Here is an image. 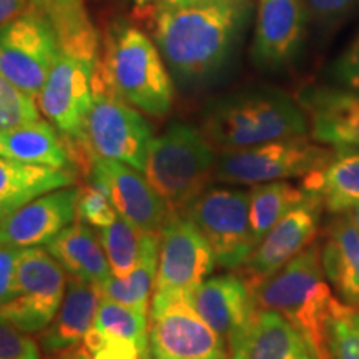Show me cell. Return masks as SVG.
Returning a JSON list of instances; mask_svg holds the SVG:
<instances>
[{
    "label": "cell",
    "mask_w": 359,
    "mask_h": 359,
    "mask_svg": "<svg viewBox=\"0 0 359 359\" xmlns=\"http://www.w3.org/2000/svg\"><path fill=\"white\" fill-rule=\"evenodd\" d=\"M246 12V0L156 8L155 42L175 77L196 82L215 74L226 60Z\"/></svg>",
    "instance_id": "cell-1"
},
{
    "label": "cell",
    "mask_w": 359,
    "mask_h": 359,
    "mask_svg": "<svg viewBox=\"0 0 359 359\" xmlns=\"http://www.w3.org/2000/svg\"><path fill=\"white\" fill-rule=\"evenodd\" d=\"M309 130L302 105L278 88L253 87L228 93L206 107L203 132L223 151L241 150Z\"/></svg>",
    "instance_id": "cell-2"
},
{
    "label": "cell",
    "mask_w": 359,
    "mask_h": 359,
    "mask_svg": "<svg viewBox=\"0 0 359 359\" xmlns=\"http://www.w3.org/2000/svg\"><path fill=\"white\" fill-rule=\"evenodd\" d=\"M97 74L111 92L148 115L163 116L172 109L173 83L163 57L137 27L111 24Z\"/></svg>",
    "instance_id": "cell-3"
},
{
    "label": "cell",
    "mask_w": 359,
    "mask_h": 359,
    "mask_svg": "<svg viewBox=\"0 0 359 359\" xmlns=\"http://www.w3.org/2000/svg\"><path fill=\"white\" fill-rule=\"evenodd\" d=\"M253 293L258 309L285 316L308 339L318 359H327L325 330L336 298L326 283L320 245L313 241Z\"/></svg>",
    "instance_id": "cell-4"
},
{
    "label": "cell",
    "mask_w": 359,
    "mask_h": 359,
    "mask_svg": "<svg viewBox=\"0 0 359 359\" xmlns=\"http://www.w3.org/2000/svg\"><path fill=\"white\" fill-rule=\"evenodd\" d=\"M218 156L203 130L175 122L150 143L145 175L170 213H183L215 177Z\"/></svg>",
    "instance_id": "cell-5"
},
{
    "label": "cell",
    "mask_w": 359,
    "mask_h": 359,
    "mask_svg": "<svg viewBox=\"0 0 359 359\" xmlns=\"http://www.w3.org/2000/svg\"><path fill=\"white\" fill-rule=\"evenodd\" d=\"M97 64L60 50L37 97L39 109L64 137L75 167L85 175L92 163L85 147V120L93 102Z\"/></svg>",
    "instance_id": "cell-6"
},
{
    "label": "cell",
    "mask_w": 359,
    "mask_h": 359,
    "mask_svg": "<svg viewBox=\"0 0 359 359\" xmlns=\"http://www.w3.org/2000/svg\"><path fill=\"white\" fill-rule=\"evenodd\" d=\"M151 128L142 114L93 75V102L85 120V147L100 158L122 161L145 172Z\"/></svg>",
    "instance_id": "cell-7"
},
{
    "label": "cell",
    "mask_w": 359,
    "mask_h": 359,
    "mask_svg": "<svg viewBox=\"0 0 359 359\" xmlns=\"http://www.w3.org/2000/svg\"><path fill=\"white\" fill-rule=\"evenodd\" d=\"M215 264L212 246L191 219L183 213H170L160 231L158 271L150 309L182 299L190 302Z\"/></svg>",
    "instance_id": "cell-8"
},
{
    "label": "cell",
    "mask_w": 359,
    "mask_h": 359,
    "mask_svg": "<svg viewBox=\"0 0 359 359\" xmlns=\"http://www.w3.org/2000/svg\"><path fill=\"white\" fill-rule=\"evenodd\" d=\"M333 151L316 145L304 135L280 138L218 156L215 178L233 185H259L278 180L304 177L323 167Z\"/></svg>",
    "instance_id": "cell-9"
},
{
    "label": "cell",
    "mask_w": 359,
    "mask_h": 359,
    "mask_svg": "<svg viewBox=\"0 0 359 359\" xmlns=\"http://www.w3.org/2000/svg\"><path fill=\"white\" fill-rule=\"evenodd\" d=\"M212 246L218 266L241 268L257 248L250 223V193L206 188L183 212Z\"/></svg>",
    "instance_id": "cell-10"
},
{
    "label": "cell",
    "mask_w": 359,
    "mask_h": 359,
    "mask_svg": "<svg viewBox=\"0 0 359 359\" xmlns=\"http://www.w3.org/2000/svg\"><path fill=\"white\" fill-rule=\"evenodd\" d=\"M58 52L55 30L35 4L0 25V75L34 98L47 82Z\"/></svg>",
    "instance_id": "cell-11"
},
{
    "label": "cell",
    "mask_w": 359,
    "mask_h": 359,
    "mask_svg": "<svg viewBox=\"0 0 359 359\" xmlns=\"http://www.w3.org/2000/svg\"><path fill=\"white\" fill-rule=\"evenodd\" d=\"M67 271L47 248H24L17 266L15 294L0 306V318L25 333H42L60 308Z\"/></svg>",
    "instance_id": "cell-12"
},
{
    "label": "cell",
    "mask_w": 359,
    "mask_h": 359,
    "mask_svg": "<svg viewBox=\"0 0 359 359\" xmlns=\"http://www.w3.org/2000/svg\"><path fill=\"white\" fill-rule=\"evenodd\" d=\"M148 359H230V353L226 341L182 299L150 309Z\"/></svg>",
    "instance_id": "cell-13"
},
{
    "label": "cell",
    "mask_w": 359,
    "mask_h": 359,
    "mask_svg": "<svg viewBox=\"0 0 359 359\" xmlns=\"http://www.w3.org/2000/svg\"><path fill=\"white\" fill-rule=\"evenodd\" d=\"M87 178L88 183H93L109 196L116 213L133 223L138 230L143 233L161 231L170 210L138 170L122 161L93 156Z\"/></svg>",
    "instance_id": "cell-14"
},
{
    "label": "cell",
    "mask_w": 359,
    "mask_h": 359,
    "mask_svg": "<svg viewBox=\"0 0 359 359\" xmlns=\"http://www.w3.org/2000/svg\"><path fill=\"white\" fill-rule=\"evenodd\" d=\"M323 203L309 195L269 230L243 264L245 280L257 290L314 241Z\"/></svg>",
    "instance_id": "cell-15"
},
{
    "label": "cell",
    "mask_w": 359,
    "mask_h": 359,
    "mask_svg": "<svg viewBox=\"0 0 359 359\" xmlns=\"http://www.w3.org/2000/svg\"><path fill=\"white\" fill-rule=\"evenodd\" d=\"M304 0H259L251 57L259 69L278 70L293 62L303 45Z\"/></svg>",
    "instance_id": "cell-16"
},
{
    "label": "cell",
    "mask_w": 359,
    "mask_h": 359,
    "mask_svg": "<svg viewBox=\"0 0 359 359\" xmlns=\"http://www.w3.org/2000/svg\"><path fill=\"white\" fill-rule=\"evenodd\" d=\"M80 188L65 187L39 196L0 219V243L34 248L47 246L77 218Z\"/></svg>",
    "instance_id": "cell-17"
},
{
    "label": "cell",
    "mask_w": 359,
    "mask_h": 359,
    "mask_svg": "<svg viewBox=\"0 0 359 359\" xmlns=\"http://www.w3.org/2000/svg\"><path fill=\"white\" fill-rule=\"evenodd\" d=\"M190 304L226 341V346L248 330L258 311L253 290L236 275L206 278L191 294Z\"/></svg>",
    "instance_id": "cell-18"
},
{
    "label": "cell",
    "mask_w": 359,
    "mask_h": 359,
    "mask_svg": "<svg viewBox=\"0 0 359 359\" xmlns=\"http://www.w3.org/2000/svg\"><path fill=\"white\" fill-rule=\"evenodd\" d=\"M298 103L314 142L359 148V93L339 87H309L299 93Z\"/></svg>",
    "instance_id": "cell-19"
},
{
    "label": "cell",
    "mask_w": 359,
    "mask_h": 359,
    "mask_svg": "<svg viewBox=\"0 0 359 359\" xmlns=\"http://www.w3.org/2000/svg\"><path fill=\"white\" fill-rule=\"evenodd\" d=\"M228 353L230 359H318L308 339L285 316L268 309H258Z\"/></svg>",
    "instance_id": "cell-20"
},
{
    "label": "cell",
    "mask_w": 359,
    "mask_h": 359,
    "mask_svg": "<svg viewBox=\"0 0 359 359\" xmlns=\"http://www.w3.org/2000/svg\"><path fill=\"white\" fill-rule=\"evenodd\" d=\"M100 299L102 293L98 286L69 276L64 302L50 325L40 333V346L43 353L57 356L82 344L85 334L95 321Z\"/></svg>",
    "instance_id": "cell-21"
},
{
    "label": "cell",
    "mask_w": 359,
    "mask_h": 359,
    "mask_svg": "<svg viewBox=\"0 0 359 359\" xmlns=\"http://www.w3.org/2000/svg\"><path fill=\"white\" fill-rule=\"evenodd\" d=\"M321 262L341 302L359 308V230L346 213H339L330 226Z\"/></svg>",
    "instance_id": "cell-22"
},
{
    "label": "cell",
    "mask_w": 359,
    "mask_h": 359,
    "mask_svg": "<svg viewBox=\"0 0 359 359\" xmlns=\"http://www.w3.org/2000/svg\"><path fill=\"white\" fill-rule=\"evenodd\" d=\"M0 155L24 163L69 170L77 175L64 137L52 123L43 120L0 130Z\"/></svg>",
    "instance_id": "cell-23"
},
{
    "label": "cell",
    "mask_w": 359,
    "mask_h": 359,
    "mask_svg": "<svg viewBox=\"0 0 359 359\" xmlns=\"http://www.w3.org/2000/svg\"><path fill=\"white\" fill-rule=\"evenodd\" d=\"M302 188L334 215L359 205V148H334L323 167L304 175Z\"/></svg>",
    "instance_id": "cell-24"
},
{
    "label": "cell",
    "mask_w": 359,
    "mask_h": 359,
    "mask_svg": "<svg viewBox=\"0 0 359 359\" xmlns=\"http://www.w3.org/2000/svg\"><path fill=\"white\" fill-rule=\"evenodd\" d=\"M45 248L62 264L69 276L92 283L98 288L110 280L111 269L105 250L98 233L87 223H72Z\"/></svg>",
    "instance_id": "cell-25"
},
{
    "label": "cell",
    "mask_w": 359,
    "mask_h": 359,
    "mask_svg": "<svg viewBox=\"0 0 359 359\" xmlns=\"http://www.w3.org/2000/svg\"><path fill=\"white\" fill-rule=\"evenodd\" d=\"M77 175L0 155V219L39 196L74 185Z\"/></svg>",
    "instance_id": "cell-26"
},
{
    "label": "cell",
    "mask_w": 359,
    "mask_h": 359,
    "mask_svg": "<svg viewBox=\"0 0 359 359\" xmlns=\"http://www.w3.org/2000/svg\"><path fill=\"white\" fill-rule=\"evenodd\" d=\"M35 7L55 30L60 50L98 62V35L83 0H35Z\"/></svg>",
    "instance_id": "cell-27"
},
{
    "label": "cell",
    "mask_w": 359,
    "mask_h": 359,
    "mask_svg": "<svg viewBox=\"0 0 359 359\" xmlns=\"http://www.w3.org/2000/svg\"><path fill=\"white\" fill-rule=\"evenodd\" d=\"M158 253L160 233H145L137 266L127 278L111 275L110 280L98 288L102 298H109L143 314H150V298L154 296L158 271Z\"/></svg>",
    "instance_id": "cell-28"
},
{
    "label": "cell",
    "mask_w": 359,
    "mask_h": 359,
    "mask_svg": "<svg viewBox=\"0 0 359 359\" xmlns=\"http://www.w3.org/2000/svg\"><path fill=\"white\" fill-rule=\"evenodd\" d=\"M303 188L286 182H268L255 185L250 191V223L257 245L280 219L306 198Z\"/></svg>",
    "instance_id": "cell-29"
},
{
    "label": "cell",
    "mask_w": 359,
    "mask_h": 359,
    "mask_svg": "<svg viewBox=\"0 0 359 359\" xmlns=\"http://www.w3.org/2000/svg\"><path fill=\"white\" fill-rule=\"evenodd\" d=\"M143 235L145 233L120 215L110 226L98 230V238L115 278H127L137 266Z\"/></svg>",
    "instance_id": "cell-30"
},
{
    "label": "cell",
    "mask_w": 359,
    "mask_h": 359,
    "mask_svg": "<svg viewBox=\"0 0 359 359\" xmlns=\"http://www.w3.org/2000/svg\"><path fill=\"white\" fill-rule=\"evenodd\" d=\"M93 326L109 333L132 339L140 349V359H148V331H150V314H143L122 303L102 298L97 308Z\"/></svg>",
    "instance_id": "cell-31"
},
{
    "label": "cell",
    "mask_w": 359,
    "mask_h": 359,
    "mask_svg": "<svg viewBox=\"0 0 359 359\" xmlns=\"http://www.w3.org/2000/svg\"><path fill=\"white\" fill-rule=\"evenodd\" d=\"M325 344L327 359H359V308L334 299L326 321Z\"/></svg>",
    "instance_id": "cell-32"
},
{
    "label": "cell",
    "mask_w": 359,
    "mask_h": 359,
    "mask_svg": "<svg viewBox=\"0 0 359 359\" xmlns=\"http://www.w3.org/2000/svg\"><path fill=\"white\" fill-rule=\"evenodd\" d=\"M35 98L0 75V130L40 120Z\"/></svg>",
    "instance_id": "cell-33"
},
{
    "label": "cell",
    "mask_w": 359,
    "mask_h": 359,
    "mask_svg": "<svg viewBox=\"0 0 359 359\" xmlns=\"http://www.w3.org/2000/svg\"><path fill=\"white\" fill-rule=\"evenodd\" d=\"M82 346L93 359H140V349L132 339L92 326L85 334Z\"/></svg>",
    "instance_id": "cell-34"
},
{
    "label": "cell",
    "mask_w": 359,
    "mask_h": 359,
    "mask_svg": "<svg viewBox=\"0 0 359 359\" xmlns=\"http://www.w3.org/2000/svg\"><path fill=\"white\" fill-rule=\"evenodd\" d=\"M118 213L115 206L111 205L109 196L103 193L100 188L87 183L83 188H80V196L77 203V219L82 223H87L93 228H107L115 222Z\"/></svg>",
    "instance_id": "cell-35"
},
{
    "label": "cell",
    "mask_w": 359,
    "mask_h": 359,
    "mask_svg": "<svg viewBox=\"0 0 359 359\" xmlns=\"http://www.w3.org/2000/svg\"><path fill=\"white\" fill-rule=\"evenodd\" d=\"M29 334L0 318V359H40L37 341Z\"/></svg>",
    "instance_id": "cell-36"
},
{
    "label": "cell",
    "mask_w": 359,
    "mask_h": 359,
    "mask_svg": "<svg viewBox=\"0 0 359 359\" xmlns=\"http://www.w3.org/2000/svg\"><path fill=\"white\" fill-rule=\"evenodd\" d=\"M330 75L336 87L359 93V34L333 62Z\"/></svg>",
    "instance_id": "cell-37"
},
{
    "label": "cell",
    "mask_w": 359,
    "mask_h": 359,
    "mask_svg": "<svg viewBox=\"0 0 359 359\" xmlns=\"http://www.w3.org/2000/svg\"><path fill=\"white\" fill-rule=\"evenodd\" d=\"M304 6L314 22L330 27L353 13L359 7V0H304Z\"/></svg>",
    "instance_id": "cell-38"
},
{
    "label": "cell",
    "mask_w": 359,
    "mask_h": 359,
    "mask_svg": "<svg viewBox=\"0 0 359 359\" xmlns=\"http://www.w3.org/2000/svg\"><path fill=\"white\" fill-rule=\"evenodd\" d=\"M24 248L0 243V306L15 294L17 266Z\"/></svg>",
    "instance_id": "cell-39"
},
{
    "label": "cell",
    "mask_w": 359,
    "mask_h": 359,
    "mask_svg": "<svg viewBox=\"0 0 359 359\" xmlns=\"http://www.w3.org/2000/svg\"><path fill=\"white\" fill-rule=\"evenodd\" d=\"M35 0H0V25L32 8Z\"/></svg>",
    "instance_id": "cell-40"
},
{
    "label": "cell",
    "mask_w": 359,
    "mask_h": 359,
    "mask_svg": "<svg viewBox=\"0 0 359 359\" xmlns=\"http://www.w3.org/2000/svg\"><path fill=\"white\" fill-rule=\"evenodd\" d=\"M235 2V0H165L158 8H175V7H193V6H208V4Z\"/></svg>",
    "instance_id": "cell-41"
},
{
    "label": "cell",
    "mask_w": 359,
    "mask_h": 359,
    "mask_svg": "<svg viewBox=\"0 0 359 359\" xmlns=\"http://www.w3.org/2000/svg\"><path fill=\"white\" fill-rule=\"evenodd\" d=\"M53 359H93V358L90 356L88 351L82 346V344H79V346L70 348L64 353L57 354V356Z\"/></svg>",
    "instance_id": "cell-42"
},
{
    "label": "cell",
    "mask_w": 359,
    "mask_h": 359,
    "mask_svg": "<svg viewBox=\"0 0 359 359\" xmlns=\"http://www.w3.org/2000/svg\"><path fill=\"white\" fill-rule=\"evenodd\" d=\"M346 215H348V217H349V218H351V219H353V223H354V224H356V226H358V230H359V205H356V206H353V208H351V210H348V212H346Z\"/></svg>",
    "instance_id": "cell-43"
},
{
    "label": "cell",
    "mask_w": 359,
    "mask_h": 359,
    "mask_svg": "<svg viewBox=\"0 0 359 359\" xmlns=\"http://www.w3.org/2000/svg\"><path fill=\"white\" fill-rule=\"evenodd\" d=\"M138 7H148V6H156L158 7L160 4H163L165 0H133Z\"/></svg>",
    "instance_id": "cell-44"
}]
</instances>
